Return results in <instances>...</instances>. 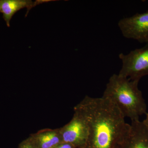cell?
<instances>
[{
	"label": "cell",
	"mask_w": 148,
	"mask_h": 148,
	"mask_svg": "<svg viewBox=\"0 0 148 148\" xmlns=\"http://www.w3.org/2000/svg\"><path fill=\"white\" fill-rule=\"evenodd\" d=\"M77 106L84 114L88 125L85 148H115L129 124L117 107L102 96L87 95Z\"/></svg>",
	"instance_id": "obj_1"
},
{
	"label": "cell",
	"mask_w": 148,
	"mask_h": 148,
	"mask_svg": "<svg viewBox=\"0 0 148 148\" xmlns=\"http://www.w3.org/2000/svg\"><path fill=\"white\" fill-rule=\"evenodd\" d=\"M139 82L113 74L109 79L102 96L114 103L124 117L131 121L140 120V117L147 113L145 101L138 88Z\"/></svg>",
	"instance_id": "obj_2"
},
{
	"label": "cell",
	"mask_w": 148,
	"mask_h": 148,
	"mask_svg": "<svg viewBox=\"0 0 148 148\" xmlns=\"http://www.w3.org/2000/svg\"><path fill=\"white\" fill-rule=\"evenodd\" d=\"M122 67L119 75L140 81L148 75V43L144 47L131 51L127 54L120 53Z\"/></svg>",
	"instance_id": "obj_3"
},
{
	"label": "cell",
	"mask_w": 148,
	"mask_h": 148,
	"mask_svg": "<svg viewBox=\"0 0 148 148\" xmlns=\"http://www.w3.org/2000/svg\"><path fill=\"white\" fill-rule=\"evenodd\" d=\"M74 111L71 120L59 128L62 142L71 144L75 148H85L88 136L87 120L77 105L74 107Z\"/></svg>",
	"instance_id": "obj_4"
},
{
	"label": "cell",
	"mask_w": 148,
	"mask_h": 148,
	"mask_svg": "<svg viewBox=\"0 0 148 148\" xmlns=\"http://www.w3.org/2000/svg\"><path fill=\"white\" fill-rule=\"evenodd\" d=\"M118 27L125 38L148 43V10L121 18Z\"/></svg>",
	"instance_id": "obj_5"
},
{
	"label": "cell",
	"mask_w": 148,
	"mask_h": 148,
	"mask_svg": "<svg viewBox=\"0 0 148 148\" xmlns=\"http://www.w3.org/2000/svg\"><path fill=\"white\" fill-rule=\"evenodd\" d=\"M115 148H148V129L143 121H131Z\"/></svg>",
	"instance_id": "obj_6"
},
{
	"label": "cell",
	"mask_w": 148,
	"mask_h": 148,
	"mask_svg": "<svg viewBox=\"0 0 148 148\" xmlns=\"http://www.w3.org/2000/svg\"><path fill=\"white\" fill-rule=\"evenodd\" d=\"M49 0H37L33 2L31 0H0V12L3 14V18L8 27H10V21L17 12L24 8H27V13L34 7L43 3L49 2Z\"/></svg>",
	"instance_id": "obj_7"
},
{
	"label": "cell",
	"mask_w": 148,
	"mask_h": 148,
	"mask_svg": "<svg viewBox=\"0 0 148 148\" xmlns=\"http://www.w3.org/2000/svg\"><path fill=\"white\" fill-rule=\"evenodd\" d=\"M29 137L36 148H54L63 143L59 128L41 130Z\"/></svg>",
	"instance_id": "obj_8"
},
{
	"label": "cell",
	"mask_w": 148,
	"mask_h": 148,
	"mask_svg": "<svg viewBox=\"0 0 148 148\" xmlns=\"http://www.w3.org/2000/svg\"><path fill=\"white\" fill-rule=\"evenodd\" d=\"M17 148H36L33 143L32 139L29 137L26 140H23L18 145Z\"/></svg>",
	"instance_id": "obj_9"
},
{
	"label": "cell",
	"mask_w": 148,
	"mask_h": 148,
	"mask_svg": "<svg viewBox=\"0 0 148 148\" xmlns=\"http://www.w3.org/2000/svg\"><path fill=\"white\" fill-rule=\"evenodd\" d=\"M54 148H75L74 146L69 143H62Z\"/></svg>",
	"instance_id": "obj_10"
},
{
	"label": "cell",
	"mask_w": 148,
	"mask_h": 148,
	"mask_svg": "<svg viewBox=\"0 0 148 148\" xmlns=\"http://www.w3.org/2000/svg\"><path fill=\"white\" fill-rule=\"evenodd\" d=\"M146 118L143 121V123L148 129V113L145 114Z\"/></svg>",
	"instance_id": "obj_11"
}]
</instances>
